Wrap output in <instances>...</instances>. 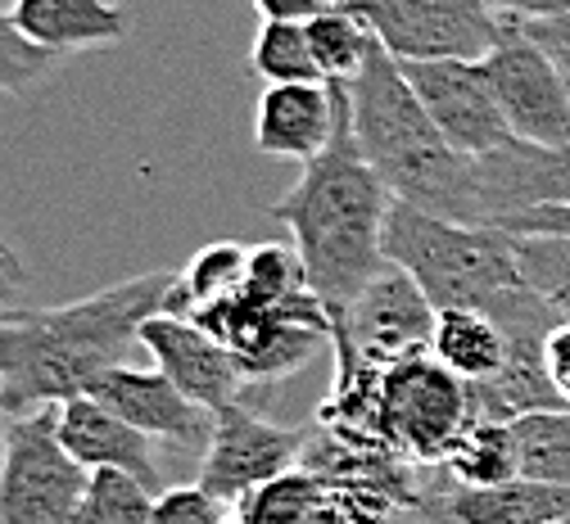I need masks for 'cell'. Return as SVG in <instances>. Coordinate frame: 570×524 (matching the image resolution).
<instances>
[{"label": "cell", "instance_id": "1", "mask_svg": "<svg viewBox=\"0 0 570 524\" xmlns=\"http://www.w3.org/2000/svg\"><path fill=\"white\" fill-rule=\"evenodd\" d=\"M173 271H140L59 308H14L0 322V394L10 416L59 407L140 344V326L164 313Z\"/></svg>", "mask_w": 570, "mask_h": 524}, {"label": "cell", "instance_id": "2", "mask_svg": "<svg viewBox=\"0 0 570 524\" xmlns=\"http://www.w3.org/2000/svg\"><path fill=\"white\" fill-rule=\"evenodd\" d=\"M394 195L363 159L358 136L348 122V91L331 145L304 164V177L267 204V217L291 227L304 258L308 289L340 313L381 267H385V217Z\"/></svg>", "mask_w": 570, "mask_h": 524}, {"label": "cell", "instance_id": "3", "mask_svg": "<svg viewBox=\"0 0 570 524\" xmlns=\"http://www.w3.org/2000/svg\"><path fill=\"white\" fill-rule=\"evenodd\" d=\"M348 122L358 136L363 159L385 181L399 204L440 212L453 221H484L475 159L458 155L416 100L412 82L403 78V63L376 41L363 72L348 87Z\"/></svg>", "mask_w": 570, "mask_h": 524}, {"label": "cell", "instance_id": "4", "mask_svg": "<svg viewBox=\"0 0 570 524\" xmlns=\"http://www.w3.org/2000/svg\"><path fill=\"white\" fill-rule=\"evenodd\" d=\"M385 258L403 267L440 308H484L489 298L521 285L517 240L480 221H453L412 204H390Z\"/></svg>", "mask_w": 570, "mask_h": 524}, {"label": "cell", "instance_id": "5", "mask_svg": "<svg viewBox=\"0 0 570 524\" xmlns=\"http://www.w3.org/2000/svg\"><path fill=\"white\" fill-rule=\"evenodd\" d=\"M190 317L232 348L249 389L295 376L331 344V313L313 289L291 294L285 304H254L245 294H232L223 304L195 308Z\"/></svg>", "mask_w": 570, "mask_h": 524}, {"label": "cell", "instance_id": "6", "mask_svg": "<svg viewBox=\"0 0 570 524\" xmlns=\"http://www.w3.org/2000/svg\"><path fill=\"white\" fill-rule=\"evenodd\" d=\"M471 421V385L435 353H412L381 370V438L403 462L444 466Z\"/></svg>", "mask_w": 570, "mask_h": 524}, {"label": "cell", "instance_id": "7", "mask_svg": "<svg viewBox=\"0 0 570 524\" xmlns=\"http://www.w3.org/2000/svg\"><path fill=\"white\" fill-rule=\"evenodd\" d=\"M59 407H37L10 421L0 466V524H78L87 466L59 443Z\"/></svg>", "mask_w": 570, "mask_h": 524}, {"label": "cell", "instance_id": "8", "mask_svg": "<svg viewBox=\"0 0 570 524\" xmlns=\"http://www.w3.org/2000/svg\"><path fill=\"white\" fill-rule=\"evenodd\" d=\"M399 59H484L508 32L489 0H344Z\"/></svg>", "mask_w": 570, "mask_h": 524}, {"label": "cell", "instance_id": "9", "mask_svg": "<svg viewBox=\"0 0 570 524\" xmlns=\"http://www.w3.org/2000/svg\"><path fill=\"white\" fill-rule=\"evenodd\" d=\"M431 335L435 304L390 258L340 313H331V348L376 366L403 362L412 353H431Z\"/></svg>", "mask_w": 570, "mask_h": 524}, {"label": "cell", "instance_id": "10", "mask_svg": "<svg viewBox=\"0 0 570 524\" xmlns=\"http://www.w3.org/2000/svg\"><path fill=\"white\" fill-rule=\"evenodd\" d=\"M308 443H313L308 425L267 421L240 398V403H227L223 412H213V429H208V443L199 453V475L195 479L213 497H223L232 506L254 484L299 466Z\"/></svg>", "mask_w": 570, "mask_h": 524}, {"label": "cell", "instance_id": "11", "mask_svg": "<svg viewBox=\"0 0 570 524\" xmlns=\"http://www.w3.org/2000/svg\"><path fill=\"white\" fill-rule=\"evenodd\" d=\"M480 63L489 72L493 100L503 109L517 140L570 145V87L561 78V68L543 55V46L521 32L517 19H508L503 41H498Z\"/></svg>", "mask_w": 570, "mask_h": 524}, {"label": "cell", "instance_id": "12", "mask_svg": "<svg viewBox=\"0 0 570 524\" xmlns=\"http://www.w3.org/2000/svg\"><path fill=\"white\" fill-rule=\"evenodd\" d=\"M403 78L412 82L416 100L435 118L444 140L466 159H480L489 149L508 145L512 127L503 118L480 59H407Z\"/></svg>", "mask_w": 570, "mask_h": 524}, {"label": "cell", "instance_id": "13", "mask_svg": "<svg viewBox=\"0 0 570 524\" xmlns=\"http://www.w3.org/2000/svg\"><path fill=\"white\" fill-rule=\"evenodd\" d=\"M136 339L150 348V357L164 376L208 412H223L227 403H240L249 389L232 348L223 339H213L195 317L155 313L146 326H140Z\"/></svg>", "mask_w": 570, "mask_h": 524}, {"label": "cell", "instance_id": "14", "mask_svg": "<svg viewBox=\"0 0 570 524\" xmlns=\"http://www.w3.org/2000/svg\"><path fill=\"white\" fill-rule=\"evenodd\" d=\"M91 398L105 403L109 412H118L127 425H136L140 434L150 438H164V443H177V447H199L208 443V429H213V412L199 407L195 398H186L164 370H136L127 362L109 366L105 376L91 385Z\"/></svg>", "mask_w": 570, "mask_h": 524}, {"label": "cell", "instance_id": "15", "mask_svg": "<svg viewBox=\"0 0 570 524\" xmlns=\"http://www.w3.org/2000/svg\"><path fill=\"white\" fill-rule=\"evenodd\" d=\"M344 87L335 82H272L254 109V149L263 159L308 164L335 136Z\"/></svg>", "mask_w": 570, "mask_h": 524}, {"label": "cell", "instance_id": "16", "mask_svg": "<svg viewBox=\"0 0 570 524\" xmlns=\"http://www.w3.org/2000/svg\"><path fill=\"white\" fill-rule=\"evenodd\" d=\"M475 181L489 227L521 208H570V145H530L512 136L508 145L475 159Z\"/></svg>", "mask_w": 570, "mask_h": 524}, {"label": "cell", "instance_id": "17", "mask_svg": "<svg viewBox=\"0 0 570 524\" xmlns=\"http://www.w3.org/2000/svg\"><path fill=\"white\" fill-rule=\"evenodd\" d=\"M59 443L68 447V457L87 471H127L136 479H146L150 488H164V466L155 457V438L127 425L118 412L96 403L91 394H78L59 403Z\"/></svg>", "mask_w": 570, "mask_h": 524}, {"label": "cell", "instance_id": "18", "mask_svg": "<svg viewBox=\"0 0 570 524\" xmlns=\"http://www.w3.org/2000/svg\"><path fill=\"white\" fill-rule=\"evenodd\" d=\"M10 19L32 46L50 55H78L131 37V10L118 0H14Z\"/></svg>", "mask_w": 570, "mask_h": 524}, {"label": "cell", "instance_id": "19", "mask_svg": "<svg viewBox=\"0 0 570 524\" xmlns=\"http://www.w3.org/2000/svg\"><path fill=\"white\" fill-rule=\"evenodd\" d=\"M440 502L453 524H552L570 515V488L566 484H543L530 475H517L508 484H453L440 466Z\"/></svg>", "mask_w": 570, "mask_h": 524}, {"label": "cell", "instance_id": "20", "mask_svg": "<svg viewBox=\"0 0 570 524\" xmlns=\"http://www.w3.org/2000/svg\"><path fill=\"white\" fill-rule=\"evenodd\" d=\"M431 353L462 376L466 385H480L489 376H498L508 362V335L484 308H440L435 313V335H431Z\"/></svg>", "mask_w": 570, "mask_h": 524}, {"label": "cell", "instance_id": "21", "mask_svg": "<svg viewBox=\"0 0 570 524\" xmlns=\"http://www.w3.org/2000/svg\"><path fill=\"white\" fill-rule=\"evenodd\" d=\"M440 471L453 484H471V488L517 479L521 475V447H517L512 421H484V416H475L462 429V438L453 443V453L444 457Z\"/></svg>", "mask_w": 570, "mask_h": 524}, {"label": "cell", "instance_id": "22", "mask_svg": "<svg viewBox=\"0 0 570 524\" xmlns=\"http://www.w3.org/2000/svg\"><path fill=\"white\" fill-rule=\"evenodd\" d=\"M326 502V479L313 466H291L263 484H254L245 497L232 502V511L245 524H317Z\"/></svg>", "mask_w": 570, "mask_h": 524}, {"label": "cell", "instance_id": "23", "mask_svg": "<svg viewBox=\"0 0 570 524\" xmlns=\"http://www.w3.org/2000/svg\"><path fill=\"white\" fill-rule=\"evenodd\" d=\"M308 46H313V59H317L322 82L348 87V82L363 72L367 55L376 50V32L340 0L335 10L308 19Z\"/></svg>", "mask_w": 570, "mask_h": 524}, {"label": "cell", "instance_id": "24", "mask_svg": "<svg viewBox=\"0 0 570 524\" xmlns=\"http://www.w3.org/2000/svg\"><path fill=\"white\" fill-rule=\"evenodd\" d=\"M521 447V475L570 488V407L525 412L512 421Z\"/></svg>", "mask_w": 570, "mask_h": 524}, {"label": "cell", "instance_id": "25", "mask_svg": "<svg viewBox=\"0 0 570 524\" xmlns=\"http://www.w3.org/2000/svg\"><path fill=\"white\" fill-rule=\"evenodd\" d=\"M249 68L263 78V87H272V82H322L313 46H308V23L263 19V28L254 32V46H249Z\"/></svg>", "mask_w": 570, "mask_h": 524}, {"label": "cell", "instance_id": "26", "mask_svg": "<svg viewBox=\"0 0 570 524\" xmlns=\"http://www.w3.org/2000/svg\"><path fill=\"white\" fill-rule=\"evenodd\" d=\"M155 488L127 471H91L78 506V524H150Z\"/></svg>", "mask_w": 570, "mask_h": 524}, {"label": "cell", "instance_id": "27", "mask_svg": "<svg viewBox=\"0 0 570 524\" xmlns=\"http://www.w3.org/2000/svg\"><path fill=\"white\" fill-rule=\"evenodd\" d=\"M245 263H249V249L236 245V240H213V245H204L199 254H190V263H186V271H181L190 313H195V308H208V304H223V298H232V294H240V285H245Z\"/></svg>", "mask_w": 570, "mask_h": 524}, {"label": "cell", "instance_id": "28", "mask_svg": "<svg viewBox=\"0 0 570 524\" xmlns=\"http://www.w3.org/2000/svg\"><path fill=\"white\" fill-rule=\"evenodd\" d=\"M521 280L548 298V304L570 317V236H512Z\"/></svg>", "mask_w": 570, "mask_h": 524}, {"label": "cell", "instance_id": "29", "mask_svg": "<svg viewBox=\"0 0 570 524\" xmlns=\"http://www.w3.org/2000/svg\"><path fill=\"white\" fill-rule=\"evenodd\" d=\"M308 289V276H304V258L295 245H254L249 249V263H245V285L240 294L254 298V304H285L291 294Z\"/></svg>", "mask_w": 570, "mask_h": 524}, {"label": "cell", "instance_id": "30", "mask_svg": "<svg viewBox=\"0 0 570 524\" xmlns=\"http://www.w3.org/2000/svg\"><path fill=\"white\" fill-rule=\"evenodd\" d=\"M55 59H59V55L32 46V41L14 28V19L0 10V96H19V91L37 87L46 72L55 68Z\"/></svg>", "mask_w": 570, "mask_h": 524}, {"label": "cell", "instance_id": "31", "mask_svg": "<svg viewBox=\"0 0 570 524\" xmlns=\"http://www.w3.org/2000/svg\"><path fill=\"white\" fill-rule=\"evenodd\" d=\"M223 515H232V506L223 497H213L199 479L155 493V506H150V524H218Z\"/></svg>", "mask_w": 570, "mask_h": 524}, {"label": "cell", "instance_id": "32", "mask_svg": "<svg viewBox=\"0 0 570 524\" xmlns=\"http://www.w3.org/2000/svg\"><path fill=\"white\" fill-rule=\"evenodd\" d=\"M498 231L508 236H570V208L561 204H543V208H521L493 221Z\"/></svg>", "mask_w": 570, "mask_h": 524}, {"label": "cell", "instance_id": "33", "mask_svg": "<svg viewBox=\"0 0 570 524\" xmlns=\"http://www.w3.org/2000/svg\"><path fill=\"white\" fill-rule=\"evenodd\" d=\"M517 23H521V32H525L530 41L543 46V55L561 68V78H566V87H570V14H552V19H517Z\"/></svg>", "mask_w": 570, "mask_h": 524}, {"label": "cell", "instance_id": "34", "mask_svg": "<svg viewBox=\"0 0 570 524\" xmlns=\"http://www.w3.org/2000/svg\"><path fill=\"white\" fill-rule=\"evenodd\" d=\"M543 362H548V376H552L561 403L570 407V317H561V322L548 330V339H543Z\"/></svg>", "mask_w": 570, "mask_h": 524}, {"label": "cell", "instance_id": "35", "mask_svg": "<svg viewBox=\"0 0 570 524\" xmlns=\"http://www.w3.org/2000/svg\"><path fill=\"white\" fill-rule=\"evenodd\" d=\"M28 267H23V258H19V249L10 245V236L0 231V304L6 308H19V298L28 294Z\"/></svg>", "mask_w": 570, "mask_h": 524}, {"label": "cell", "instance_id": "36", "mask_svg": "<svg viewBox=\"0 0 570 524\" xmlns=\"http://www.w3.org/2000/svg\"><path fill=\"white\" fill-rule=\"evenodd\" d=\"M340 0H254V10L263 19H281V23H308L326 10H335Z\"/></svg>", "mask_w": 570, "mask_h": 524}, {"label": "cell", "instance_id": "37", "mask_svg": "<svg viewBox=\"0 0 570 524\" xmlns=\"http://www.w3.org/2000/svg\"><path fill=\"white\" fill-rule=\"evenodd\" d=\"M498 14L508 19H552V14H570V0H489Z\"/></svg>", "mask_w": 570, "mask_h": 524}, {"label": "cell", "instance_id": "38", "mask_svg": "<svg viewBox=\"0 0 570 524\" xmlns=\"http://www.w3.org/2000/svg\"><path fill=\"white\" fill-rule=\"evenodd\" d=\"M10 407H6V394H0V466H6V447H10Z\"/></svg>", "mask_w": 570, "mask_h": 524}, {"label": "cell", "instance_id": "39", "mask_svg": "<svg viewBox=\"0 0 570 524\" xmlns=\"http://www.w3.org/2000/svg\"><path fill=\"white\" fill-rule=\"evenodd\" d=\"M218 524H245V520H240V515H236V511H232V515H223V520H218Z\"/></svg>", "mask_w": 570, "mask_h": 524}, {"label": "cell", "instance_id": "40", "mask_svg": "<svg viewBox=\"0 0 570 524\" xmlns=\"http://www.w3.org/2000/svg\"><path fill=\"white\" fill-rule=\"evenodd\" d=\"M10 313H14V308H6V304H0V322H6V317H10Z\"/></svg>", "mask_w": 570, "mask_h": 524}, {"label": "cell", "instance_id": "41", "mask_svg": "<svg viewBox=\"0 0 570 524\" xmlns=\"http://www.w3.org/2000/svg\"><path fill=\"white\" fill-rule=\"evenodd\" d=\"M399 524H412V511H407V515H403V520H399Z\"/></svg>", "mask_w": 570, "mask_h": 524}]
</instances>
